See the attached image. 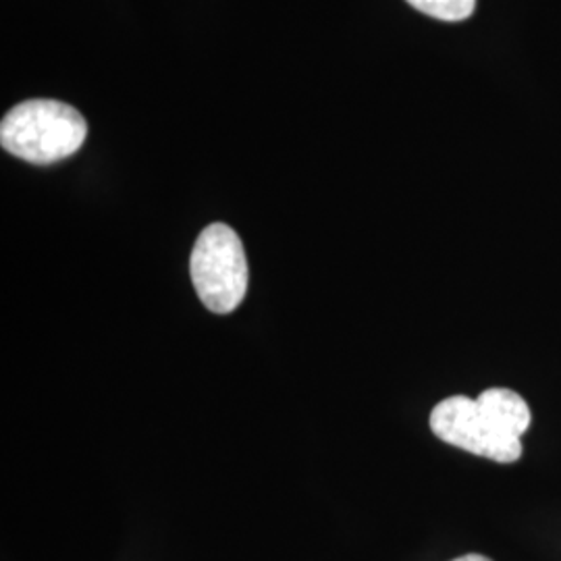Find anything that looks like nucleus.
Masks as SVG:
<instances>
[{"instance_id": "1", "label": "nucleus", "mask_w": 561, "mask_h": 561, "mask_svg": "<svg viewBox=\"0 0 561 561\" xmlns=\"http://www.w3.org/2000/svg\"><path fill=\"white\" fill-rule=\"evenodd\" d=\"M88 138L80 111L59 101L36 99L13 106L0 123L2 148L32 164H53L73 157Z\"/></svg>"}, {"instance_id": "2", "label": "nucleus", "mask_w": 561, "mask_h": 561, "mask_svg": "<svg viewBox=\"0 0 561 561\" xmlns=\"http://www.w3.org/2000/svg\"><path fill=\"white\" fill-rule=\"evenodd\" d=\"M190 275L204 308L233 312L248 291V261L240 236L225 222L208 225L192 250Z\"/></svg>"}, {"instance_id": "3", "label": "nucleus", "mask_w": 561, "mask_h": 561, "mask_svg": "<svg viewBox=\"0 0 561 561\" xmlns=\"http://www.w3.org/2000/svg\"><path fill=\"white\" fill-rule=\"evenodd\" d=\"M431 431L454 447L500 463L520 460L522 443L502 433L486 419L479 401L454 396L439 401L431 412Z\"/></svg>"}, {"instance_id": "4", "label": "nucleus", "mask_w": 561, "mask_h": 561, "mask_svg": "<svg viewBox=\"0 0 561 561\" xmlns=\"http://www.w3.org/2000/svg\"><path fill=\"white\" fill-rule=\"evenodd\" d=\"M477 401L482 412L486 414V419L505 435L520 439L522 435L528 431L533 414L528 403L516 391L493 387L482 391Z\"/></svg>"}, {"instance_id": "5", "label": "nucleus", "mask_w": 561, "mask_h": 561, "mask_svg": "<svg viewBox=\"0 0 561 561\" xmlns=\"http://www.w3.org/2000/svg\"><path fill=\"white\" fill-rule=\"evenodd\" d=\"M405 2L424 15L442 21L468 20L477 9V0H405Z\"/></svg>"}, {"instance_id": "6", "label": "nucleus", "mask_w": 561, "mask_h": 561, "mask_svg": "<svg viewBox=\"0 0 561 561\" xmlns=\"http://www.w3.org/2000/svg\"><path fill=\"white\" fill-rule=\"evenodd\" d=\"M454 561H493L489 560V558H484L481 553H468V556H461L458 560Z\"/></svg>"}]
</instances>
